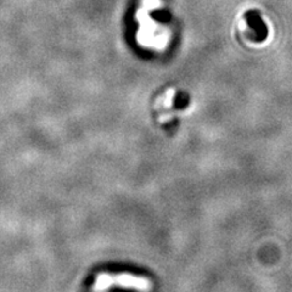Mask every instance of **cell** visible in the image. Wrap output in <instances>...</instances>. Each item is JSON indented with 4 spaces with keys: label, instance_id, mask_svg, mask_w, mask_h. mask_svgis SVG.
I'll use <instances>...</instances> for the list:
<instances>
[{
    "label": "cell",
    "instance_id": "6da1fadb",
    "mask_svg": "<svg viewBox=\"0 0 292 292\" xmlns=\"http://www.w3.org/2000/svg\"><path fill=\"white\" fill-rule=\"evenodd\" d=\"M111 287H122V289L146 292L151 289V281L148 277H138V275L128 274V273H121V274L103 273V274L97 275L94 284L95 291L103 292Z\"/></svg>",
    "mask_w": 292,
    "mask_h": 292
}]
</instances>
